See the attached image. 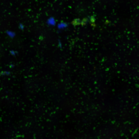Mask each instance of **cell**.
<instances>
[{
	"mask_svg": "<svg viewBox=\"0 0 139 139\" xmlns=\"http://www.w3.org/2000/svg\"><path fill=\"white\" fill-rule=\"evenodd\" d=\"M81 21L79 19H74L72 22V24L75 25H79L81 23Z\"/></svg>",
	"mask_w": 139,
	"mask_h": 139,
	"instance_id": "obj_1",
	"label": "cell"
},
{
	"mask_svg": "<svg viewBox=\"0 0 139 139\" xmlns=\"http://www.w3.org/2000/svg\"><path fill=\"white\" fill-rule=\"evenodd\" d=\"M88 21L87 19L86 18H84L81 21V24L82 25H85Z\"/></svg>",
	"mask_w": 139,
	"mask_h": 139,
	"instance_id": "obj_2",
	"label": "cell"
}]
</instances>
